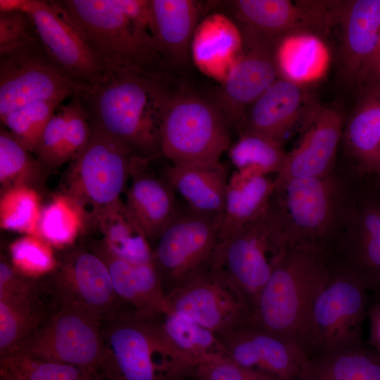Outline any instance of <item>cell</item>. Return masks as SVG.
Segmentation results:
<instances>
[{
	"instance_id": "6da1fadb",
	"label": "cell",
	"mask_w": 380,
	"mask_h": 380,
	"mask_svg": "<svg viewBox=\"0 0 380 380\" xmlns=\"http://www.w3.org/2000/svg\"><path fill=\"white\" fill-rule=\"evenodd\" d=\"M107 70L99 83L75 96L91 125L137 157L152 160L162 156L161 125L172 92L167 77Z\"/></svg>"
},
{
	"instance_id": "7a4b0ae2",
	"label": "cell",
	"mask_w": 380,
	"mask_h": 380,
	"mask_svg": "<svg viewBox=\"0 0 380 380\" xmlns=\"http://www.w3.org/2000/svg\"><path fill=\"white\" fill-rule=\"evenodd\" d=\"M106 70L167 77L153 35L151 0L52 1Z\"/></svg>"
},
{
	"instance_id": "3957f363",
	"label": "cell",
	"mask_w": 380,
	"mask_h": 380,
	"mask_svg": "<svg viewBox=\"0 0 380 380\" xmlns=\"http://www.w3.org/2000/svg\"><path fill=\"white\" fill-rule=\"evenodd\" d=\"M363 181L343 160L328 174L275 185L272 199L289 244L327 252L350 220Z\"/></svg>"
},
{
	"instance_id": "277c9868",
	"label": "cell",
	"mask_w": 380,
	"mask_h": 380,
	"mask_svg": "<svg viewBox=\"0 0 380 380\" xmlns=\"http://www.w3.org/2000/svg\"><path fill=\"white\" fill-rule=\"evenodd\" d=\"M329 272L327 253L289 245L261 291L251 324L315 355L314 302Z\"/></svg>"
},
{
	"instance_id": "5b68a950",
	"label": "cell",
	"mask_w": 380,
	"mask_h": 380,
	"mask_svg": "<svg viewBox=\"0 0 380 380\" xmlns=\"http://www.w3.org/2000/svg\"><path fill=\"white\" fill-rule=\"evenodd\" d=\"M101 325L104 380H178L196 374L198 364L169 341L153 316L127 309Z\"/></svg>"
},
{
	"instance_id": "8992f818",
	"label": "cell",
	"mask_w": 380,
	"mask_h": 380,
	"mask_svg": "<svg viewBox=\"0 0 380 380\" xmlns=\"http://www.w3.org/2000/svg\"><path fill=\"white\" fill-rule=\"evenodd\" d=\"M289 246L271 198L261 215L220 241L209 272L236 293L251 315L261 291Z\"/></svg>"
},
{
	"instance_id": "52a82bcc",
	"label": "cell",
	"mask_w": 380,
	"mask_h": 380,
	"mask_svg": "<svg viewBox=\"0 0 380 380\" xmlns=\"http://www.w3.org/2000/svg\"><path fill=\"white\" fill-rule=\"evenodd\" d=\"M230 127L212 96L182 87L171 92L160 130L161 155L174 165L220 161Z\"/></svg>"
},
{
	"instance_id": "ba28073f",
	"label": "cell",
	"mask_w": 380,
	"mask_h": 380,
	"mask_svg": "<svg viewBox=\"0 0 380 380\" xmlns=\"http://www.w3.org/2000/svg\"><path fill=\"white\" fill-rule=\"evenodd\" d=\"M136 157L117 140L91 125L87 144L72 160L64 194L82 213L85 229L93 227L99 215L120 200Z\"/></svg>"
},
{
	"instance_id": "9c48e42d",
	"label": "cell",
	"mask_w": 380,
	"mask_h": 380,
	"mask_svg": "<svg viewBox=\"0 0 380 380\" xmlns=\"http://www.w3.org/2000/svg\"><path fill=\"white\" fill-rule=\"evenodd\" d=\"M87 88L58 66L39 36L0 53V118L30 103L72 99Z\"/></svg>"
},
{
	"instance_id": "30bf717a",
	"label": "cell",
	"mask_w": 380,
	"mask_h": 380,
	"mask_svg": "<svg viewBox=\"0 0 380 380\" xmlns=\"http://www.w3.org/2000/svg\"><path fill=\"white\" fill-rule=\"evenodd\" d=\"M220 242V224L179 211L151 247L165 296L208 273Z\"/></svg>"
},
{
	"instance_id": "8fae6325",
	"label": "cell",
	"mask_w": 380,
	"mask_h": 380,
	"mask_svg": "<svg viewBox=\"0 0 380 380\" xmlns=\"http://www.w3.org/2000/svg\"><path fill=\"white\" fill-rule=\"evenodd\" d=\"M15 353L33 360L71 365L99 373L104 354L101 322L81 306H58Z\"/></svg>"
},
{
	"instance_id": "7c38bea8",
	"label": "cell",
	"mask_w": 380,
	"mask_h": 380,
	"mask_svg": "<svg viewBox=\"0 0 380 380\" xmlns=\"http://www.w3.org/2000/svg\"><path fill=\"white\" fill-rule=\"evenodd\" d=\"M329 264L328 278L312 308L314 357L364 345L368 291L345 269L329 260Z\"/></svg>"
},
{
	"instance_id": "4fadbf2b",
	"label": "cell",
	"mask_w": 380,
	"mask_h": 380,
	"mask_svg": "<svg viewBox=\"0 0 380 380\" xmlns=\"http://www.w3.org/2000/svg\"><path fill=\"white\" fill-rule=\"evenodd\" d=\"M47 274L43 284L58 306H81L100 322L131 309L117 295L106 264L88 246L65 251Z\"/></svg>"
},
{
	"instance_id": "5bb4252c",
	"label": "cell",
	"mask_w": 380,
	"mask_h": 380,
	"mask_svg": "<svg viewBox=\"0 0 380 380\" xmlns=\"http://www.w3.org/2000/svg\"><path fill=\"white\" fill-rule=\"evenodd\" d=\"M242 48L226 79L212 96L230 128L238 129L246 109L278 78L277 43L239 25Z\"/></svg>"
},
{
	"instance_id": "9a60e30c",
	"label": "cell",
	"mask_w": 380,
	"mask_h": 380,
	"mask_svg": "<svg viewBox=\"0 0 380 380\" xmlns=\"http://www.w3.org/2000/svg\"><path fill=\"white\" fill-rule=\"evenodd\" d=\"M327 255L380 298V189L364 184L350 220Z\"/></svg>"
},
{
	"instance_id": "2e32d148",
	"label": "cell",
	"mask_w": 380,
	"mask_h": 380,
	"mask_svg": "<svg viewBox=\"0 0 380 380\" xmlns=\"http://www.w3.org/2000/svg\"><path fill=\"white\" fill-rule=\"evenodd\" d=\"M239 25L277 43L285 37L312 34L322 38L336 20V1L234 0L226 1Z\"/></svg>"
},
{
	"instance_id": "e0dca14e",
	"label": "cell",
	"mask_w": 380,
	"mask_h": 380,
	"mask_svg": "<svg viewBox=\"0 0 380 380\" xmlns=\"http://www.w3.org/2000/svg\"><path fill=\"white\" fill-rule=\"evenodd\" d=\"M46 49L58 66L85 87L99 83L107 70L82 34L60 13L52 1L25 0Z\"/></svg>"
},
{
	"instance_id": "ac0fdd59",
	"label": "cell",
	"mask_w": 380,
	"mask_h": 380,
	"mask_svg": "<svg viewBox=\"0 0 380 380\" xmlns=\"http://www.w3.org/2000/svg\"><path fill=\"white\" fill-rule=\"evenodd\" d=\"M167 306L221 336L251 324L236 293L210 272L166 296Z\"/></svg>"
},
{
	"instance_id": "d6986e66",
	"label": "cell",
	"mask_w": 380,
	"mask_h": 380,
	"mask_svg": "<svg viewBox=\"0 0 380 380\" xmlns=\"http://www.w3.org/2000/svg\"><path fill=\"white\" fill-rule=\"evenodd\" d=\"M219 337L234 362L284 380H303L310 360L296 346L252 324Z\"/></svg>"
},
{
	"instance_id": "ffe728a7",
	"label": "cell",
	"mask_w": 380,
	"mask_h": 380,
	"mask_svg": "<svg viewBox=\"0 0 380 380\" xmlns=\"http://www.w3.org/2000/svg\"><path fill=\"white\" fill-rule=\"evenodd\" d=\"M308 115L303 136L286 153L281 170L274 178L275 185L291 179L324 176L337 163L344 116L330 106L312 110Z\"/></svg>"
},
{
	"instance_id": "44dd1931",
	"label": "cell",
	"mask_w": 380,
	"mask_h": 380,
	"mask_svg": "<svg viewBox=\"0 0 380 380\" xmlns=\"http://www.w3.org/2000/svg\"><path fill=\"white\" fill-rule=\"evenodd\" d=\"M357 102L346 120L342 160L364 183L380 189V87L358 89Z\"/></svg>"
},
{
	"instance_id": "7402d4cb",
	"label": "cell",
	"mask_w": 380,
	"mask_h": 380,
	"mask_svg": "<svg viewBox=\"0 0 380 380\" xmlns=\"http://www.w3.org/2000/svg\"><path fill=\"white\" fill-rule=\"evenodd\" d=\"M150 161L135 158L124 203L152 247L180 210L175 191L150 171Z\"/></svg>"
},
{
	"instance_id": "603a6c76",
	"label": "cell",
	"mask_w": 380,
	"mask_h": 380,
	"mask_svg": "<svg viewBox=\"0 0 380 380\" xmlns=\"http://www.w3.org/2000/svg\"><path fill=\"white\" fill-rule=\"evenodd\" d=\"M336 20L341 29L343 75L357 87L376 46L380 0L338 1Z\"/></svg>"
},
{
	"instance_id": "cb8c5ba5",
	"label": "cell",
	"mask_w": 380,
	"mask_h": 380,
	"mask_svg": "<svg viewBox=\"0 0 380 380\" xmlns=\"http://www.w3.org/2000/svg\"><path fill=\"white\" fill-rule=\"evenodd\" d=\"M305 98L301 85L279 77L246 109L237 131L260 134L283 144L303 115Z\"/></svg>"
},
{
	"instance_id": "d4e9b609",
	"label": "cell",
	"mask_w": 380,
	"mask_h": 380,
	"mask_svg": "<svg viewBox=\"0 0 380 380\" xmlns=\"http://www.w3.org/2000/svg\"><path fill=\"white\" fill-rule=\"evenodd\" d=\"M162 176L185 201L189 211L220 226L230 177L226 164H172L164 168Z\"/></svg>"
},
{
	"instance_id": "484cf974",
	"label": "cell",
	"mask_w": 380,
	"mask_h": 380,
	"mask_svg": "<svg viewBox=\"0 0 380 380\" xmlns=\"http://www.w3.org/2000/svg\"><path fill=\"white\" fill-rule=\"evenodd\" d=\"M87 246L106 264L117 295L128 307L150 316L167 309L166 296L153 262L135 263L119 258L99 239Z\"/></svg>"
},
{
	"instance_id": "4316f807",
	"label": "cell",
	"mask_w": 380,
	"mask_h": 380,
	"mask_svg": "<svg viewBox=\"0 0 380 380\" xmlns=\"http://www.w3.org/2000/svg\"><path fill=\"white\" fill-rule=\"evenodd\" d=\"M152 31L167 68H184L190 60L201 4L194 0H151Z\"/></svg>"
},
{
	"instance_id": "83f0119b",
	"label": "cell",
	"mask_w": 380,
	"mask_h": 380,
	"mask_svg": "<svg viewBox=\"0 0 380 380\" xmlns=\"http://www.w3.org/2000/svg\"><path fill=\"white\" fill-rule=\"evenodd\" d=\"M243 37L239 25L222 13L207 15L197 25L191 46V60L205 75L220 84L226 79L240 53Z\"/></svg>"
},
{
	"instance_id": "f1b7e54d",
	"label": "cell",
	"mask_w": 380,
	"mask_h": 380,
	"mask_svg": "<svg viewBox=\"0 0 380 380\" xmlns=\"http://www.w3.org/2000/svg\"><path fill=\"white\" fill-rule=\"evenodd\" d=\"M58 307L42 280L25 293L0 296V359L14 353Z\"/></svg>"
},
{
	"instance_id": "f546056e",
	"label": "cell",
	"mask_w": 380,
	"mask_h": 380,
	"mask_svg": "<svg viewBox=\"0 0 380 380\" xmlns=\"http://www.w3.org/2000/svg\"><path fill=\"white\" fill-rule=\"evenodd\" d=\"M275 188L268 176L249 175L234 171L229 177L220 238L222 241L267 208Z\"/></svg>"
},
{
	"instance_id": "4dcf8cb0",
	"label": "cell",
	"mask_w": 380,
	"mask_h": 380,
	"mask_svg": "<svg viewBox=\"0 0 380 380\" xmlns=\"http://www.w3.org/2000/svg\"><path fill=\"white\" fill-rule=\"evenodd\" d=\"M275 58L281 78L302 86L325 75L330 53L322 38L312 34H296L277 43Z\"/></svg>"
},
{
	"instance_id": "1f68e13d",
	"label": "cell",
	"mask_w": 380,
	"mask_h": 380,
	"mask_svg": "<svg viewBox=\"0 0 380 380\" xmlns=\"http://www.w3.org/2000/svg\"><path fill=\"white\" fill-rule=\"evenodd\" d=\"M93 227L99 230V240L116 256L135 263L152 262L151 244L121 199L106 208Z\"/></svg>"
},
{
	"instance_id": "d6a6232c",
	"label": "cell",
	"mask_w": 380,
	"mask_h": 380,
	"mask_svg": "<svg viewBox=\"0 0 380 380\" xmlns=\"http://www.w3.org/2000/svg\"><path fill=\"white\" fill-rule=\"evenodd\" d=\"M303 380H380V354L364 344L316 355Z\"/></svg>"
},
{
	"instance_id": "836d02e7",
	"label": "cell",
	"mask_w": 380,
	"mask_h": 380,
	"mask_svg": "<svg viewBox=\"0 0 380 380\" xmlns=\"http://www.w3.org/2000/svg\"><path fill=\"white\" fill-rule=\"evenodd\" d=\"M153 317L169 341L179 351L193 359L198 365L228 358L222 341L212 331L168 308Z\"/></svg>"
},
{
	"instance_id": "e575fe53",
	"label": "cell",
	"mask_w": 380,
	"mask_h": 380,
	"mask_svg": "<svg viewBox=\"0 0 380 380\" xmlns=\"http://www.w3.org/2000/svg\"><path fill=\"white\" fill-rule=\"evenodd\" d=\"M228 156L236 171L249 175L268 176L281 170L286 157L283 144L267 137L240 134L230 145Z\"/></svg>"
},
{
	"instance_id": "d590c367",
	"label": "cell",
	"mask_w": 380,
	"mask_h": 380,
	"mask_svg": "<svg viewBox=\"0 0 380 380\" xmlns=\"http://www.w3.org/2000/svg\"><path fill=\"white\" fill-rule=\"evenodd\" d=\"M3 125L0 129V183L2 191L25 186L37 190L47 172Z\"/></svg>"
},
{
	"instance_id": "8d00e7d4",
	"label": "cell",
	"mask_w": 380,
	"mask_h": 380,
	"mask_svg": "<svg viewBox=\"0 0 380 380\" xmlns=\"http://www.w3.org/2000/svg\"><path fill=\"white\" fill-rule=\"evenodd\" d=\"M0 360L1 380H104L94 370L33 360L16 353Z\"/></svg>"
},
{
	"instance_id": "74e56055",
	"label": "cell",
	"mask_w": 380,
	"mask_h": 380,
	"mask_svg": "<svg viewBox=\"0 0 380 380\" xmlns=\"http://www.w3.org/2000/svg\"><path fill=\"white\" fill-rule=\"evenodd\" d=\"M34 189L19 186L3 191L0 199V224L4 229L39 235L42 210Z\"/></svg>"
},
{
	"instance_id": "f35d334b",
	"label": "cell",
	"mask_w": 380,
	"mask_h": 380,
	"mask_svg": "<svg viewBox=\"0 0 380 380\" xmlns=\"http://www.w3.org/2000/svg\"><path fill=\"white\" fill-rule=\"evenodd\" d=\"M85 221L77 205L66 195H58L42 210L39 235L58 246L71 243L84 230Z\"/></svg>"
},
{
	"instance_id": "ab89813d",
	"label": "cell",
	"mask_w": 380,
	"mask_h": 380,
	"mask_svg": "<svg viewBox=\"0 0 380 380\" xmlns=\"http://www.w3.org/2000/svg\"><path fill=\"white\" fill-rule=\"evenodd\" d=\"M62 102L30 103L1 117V122L27 151L34 153L46 125Z\"/></svg>"
},
{
	"instance_id": "60d3db41",
	"label": "cell",
	"mask_w": 380,
	"mask_h": 380,
	"mask_svg": "<svg viewBox=\"0 0 380 380\" xmlns=\"http://www.w3.org/2000/svg\"><path fill=\"white\" fill-rule=\"evenodd\" d=\"M46 242L42 236L32 234L15 240L10 247L13 266L21 273L50 272L56 265V259Z\"/></svg>"
},
{
	"instance_id": "b9f144b4",
	"label": "cell",
	"mask_w": 380,
	"mask_h": 380,
	"mask_svg": "<svg viewBox=\"0 0 380 380\" xmlns=\"http://www.w3.org/2000/svg\"><path fill=\"white\" fill-rule=\"evenodd\" d=\"M67 115L65 106H59L46 125L37 148L36 158L47 170L61 165V153L64 146Z\"/></svg>"
},
{
	"instance_id": "7bdbcfd3",
	"label": "cell",
	"mask_w": 380,
	"mask_h": 380,
	"mask_svg": "<svg viewBox=\"0 0 380 380\" xmlns=\"http://www.w3.org/2000/svg\"><path fill=\"white\" fill-rule=\"evenodd\" d=\"M39 36L34 23L25 11H0V53Z\"/></svg>"
},
{
	"instance_id": "ee69618b",
	"label": "cell",
	"mask_w": 380,
	"mask_h": 380,
	"mask_svg": "<svg viewBox=\"0 0 380 380\" xmlns=\"http://www.w3.org/2000/svg\"><path fill=\"white\" fill-rule=\"evenodd\" d=\"M196 374L201 380H284L242 367L227 357L198 365Z\"/></svg>"
},
{
	"instance_id": "f6af8a7d",
	"label": "cell",
	"mask_w": 380,
	"mask_h": 380,
	"mask_svg": "<svg viewBox=\"0 0 380 380\" xmlns=\"http://www.w3.org/2000/svg\"><path fill=\"white\" fill-rule=\"evenodd\" d=\"M38 280L26 277L5 260L0 262V296L18 295L34 288Z\"/></svg>"
},
{
	"instance_id": "bcb514c9",
	"label": "cell",
	"mask_w": 380,
	"mask_h": 380,
	"mask_svg": "<svg viewBox=\"0 0 380 380\" xmlns=\"http://www.w3.org/2000/svg\"><path fill=\"white\" fill-rule=\"evenodd\" d=\"M366 86L380 87V32L374 54L361 78L357 88Z\"/></svg>"
},
{
	"instance_id": "7dc6e473",
	"label": "cell",
	"mask_w": 380,
	"mask_h": 380,
	"mask_svg": "<svg viewBox=\"0 0 380 380\" xmlns=\"http://www.w3.org/2000/svg\"><path fill=\"white\" fill-rule=\"evenodd\" d=\"M369 320L368 345L380 354V301L372 304L368 308Z\"/></svg>"
},
{
	"instance_id": "c3c4849f",
	"label": "cell",
	"mask_w": 380,
	"mask_h": 380,
	"mask_svg": "<svg viewBox=\"0 0 380 380\" xmlns=\"http://www.w3.org/2000/svg\"><path fill=\"white\" fill-rule=\"evenodd\" d=\"M178 380H201V379L198 378L195 374L194 375L186 376V377H184Z\"/></svg>"
}]
</instances>
